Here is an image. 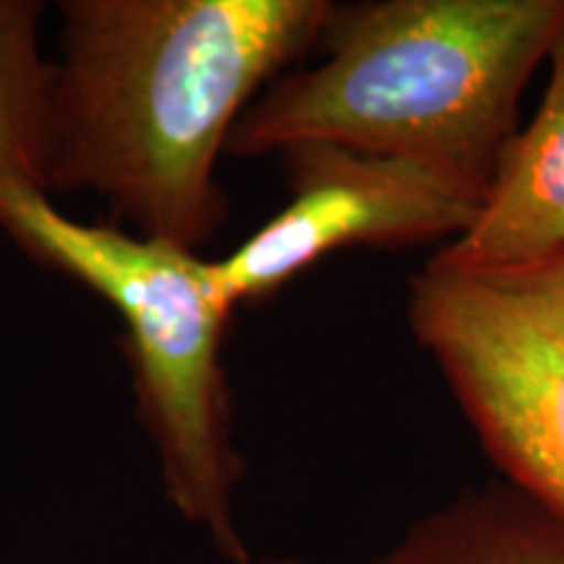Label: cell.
<instances>
[{"label": "cell", "mask_w": 564, "mask_h": 564, "mask_svg": "<svg viewBox=\"0 0 564 564\" xmlns=\"http://www.w3.org/2000/svg\"><path fill=\"white\" fill-rule=\"evenodd\" d=\"M373 564H564V520L514 486H486L421 514Z\"/></svg>", "instance_id": "obj_7"}, {"label": "cell", "mask_w": 564, "mask_h": 564, "mask_svg": "<svg viewBox=\"0 0 564 564\" xmlns=\"http://www.w3.org/2000/svg\"><path fill=\"white\" fill-rule=\"evenodd\" d=\"M539 110L499 154L470 228L434 267L481 280L518 278L564 259V40Z\"/></svg>", "instance_id": "obj_6"}, {"label": "cell", "mask_w": 564, "mask_h": 564, "mask_svg": "<svg viewBox=\"0 0 564 564\" xmlns=\"http://www.w3.org/2000/svg\"><path fill=\"white\" fill-rule=\"evenodd\" d=\"M408 316L514 489L564 520V329L510 288L434 264Z\"/></svg>", "instance_id": "obj_4"}, {"label": "cell", "mask_w": 564, "mask_h": 564, "mask_svg": "<svg viewBox=\"0 0 564 564\" xmlns=\"http://www.w3.org/2000/svg\"><path fill=\"white\" fill-rule=\"evenodd\" d=\"M0 230L34 262L108 301L126 327L139 421L154 444L167 502L212 539L223 560L249 564L236 525L243 463L232 444L220 358L230 312L209 259L181 246L63 215L47 194L0 186Z\"/></svg>", "instance_id": "obj_3"}, {"label": "cell", "mask_w": 564, "mask_h": 564, "mask_svg": "<svg viewBox=\"0 0 564 564\" xmlns=\"http://www.w3.org/2000/svg\"><path fill=\"white\" fill-rule=\"evenodd\" d=\"M327 0H66L47 194L89 192L139 236L199 251L228 212L217 160L319 40Z\"/></svg>", "instance_id": "obj_1"}, {"label": "cell", "mask_w": 564, "mask_h": 564, "mask_svg": "<svg viewBox=\"0 0 564 564\" xmlns=\"http://www.w3.org/2000/svg\"><path fill=\"white\" fill-rule=\"evenodd\" d=\"M40 19L37 0H0V186L47 194L55 68Z\"/></svg>", "instance_id": "obj_8"}, {"label": "cell", "mask_w": 564, "mask_h": 564, "mask_svg": "<svg viewBox=\"0 0 564 564\" xmlns=\"http://www.w3.org/2000/svg\"><path fill=\"white\" fill-rule=\"evenodd\" d=\"M249 564H306V562H301V560H264V562H249Z\"/></svg>", "instance_id": "obj_10"}, {"label": "cell", "mask_w": 564, "mask_h": 564, "mask_svg": "<svg viewBox=\"0 0 564 564\" xmlns=\"http://www.w3.org/2000/svg\"><path fill=\"white\" fill-rule=\"evenodd\" d=\"M491 282L510 288L512 293H518L520 299H525L541 314L549 316L556 327L564 329V259L541 267V270L518 274V278H502Z\"/></svg>", "instance_id": "obj_9"}, {"label": "cell", "mask_w": 564, "mask_h": 564, "mask_svg": "<svg viewBox=\"0 0 564 564\" xmlns=\"http://www.w3.org/2000/svg\"><path fill=\"white\" fill-rule=\"evenodd\" d=\"M319 40L327 58L274 79L225 154L337 144L491 181L525 84L564 40V0L333 3Z\"/></svg>", "instance_id": "obj_2"}, {"label": "cell", "mask_w": 564, "mask_h": 564, "mask_svg": "<svg viewBox=\"0 0 564 564\" xmlns=\"http://www.w3.org/2000/svg\"><path fill=\"white\" fill-rule=\"evenodd\" d=\"M280 158L291 199L241 246L209 262L212 288L230 314L337 249L463 236L489 188V181L440 162L337 144H301Z\"/></svg>", "instance_id": "obj_5"}]
</instances>
